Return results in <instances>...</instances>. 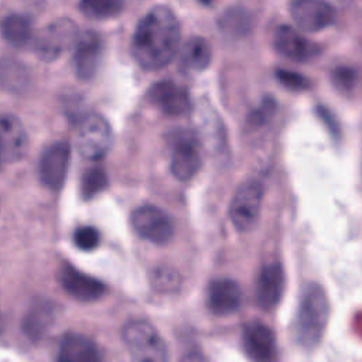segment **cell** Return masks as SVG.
<instances>
[{"label":"cell","mask_w":362,"mask_h":362,"mask_svg":"<svg viewBox=\"0 0 362 362\" xmlns=\"http://www.w3.org/2000/svg\"><path fill=\"white\" fill-rule=\"evenodd\" d=\"M318 115L321 116L322 122L327 123L328 130H329L332 134H338V126H337L335 122H332V115H331L327 109H324V107H318Z\"/></svg>","instance_id":"obj_32"},{"label":"cell","mask_w":362,"mask_h":362,"mask_svg":"<svg viewBox=\"0 0 362 362\" xmlns=\"http://www.w3.org/2000/svg\"><path fill=\"white\" fill-rule=\"evenodd\" d=\"M245 352L253 362H274L277 356L276 335L262 321H250L242 332Z\"/></svg>","instance_id":"obj_11"},{"label":"cell","mask_w":362,"mask_h":362,"mask_svg":"<svg viewBox=\"0 0 362 362\" xmlns=\"http://www.w3.org/2000/svg\"><path fill=\"white\" fill-rule=\"evenodd\" d=\"M180 362H205V359L199 351H188L187 354H184Z\"/></svg>","instance_id":"obj_33"},{"label":"cell","mask_w":362,"mask_h":362,"mask_svg":"<svg viewBox=\"0 0 362 362\" xmlns=\"http://www.w3.org/2000/svg\"><path fill=\"white\" fill-rule=\"evenodd\" d=\"M178 58L182 69L189 72H201L206 69L212 61L211 44L205 38L194 35L188 38L178 49Z\"/></svg>","instance_id":"obj_21"},{"label":"cell","mask_w":362,"mask_h":362,"mask_svg":"<svg viewBox=\"0 0 362 362\" xmlns=\"http://www.w3.org/2000/svg\"><path fill=\"white\" fill-rule=\"evenodd\" d=\"M27 79L24 66L11 59L0 61V86L3 89H20Z\"/></svg>","instance_id":"obj_26"},{"label":"cell","mask_w":362,"mask_h":362,"mask_svg":"<svg viewBox=\"0 0 362 362\" xmlns=\"http://www.w3.org/2000/svg\"><path fill=\"white\" fill-rule=\"evenodd\" d=\"M358 71L354 66H337L332 72V82L335 88L342 93H352L358 83Z\"/></svg>","instance_id":"obj_28"},{"label":"cell","mask_w":362,"mask_h":362,"mask_svg":"<svg viewBox=\"0 0 362 362\" xmlns=\"http://www.w3.org/2000/svg\"><path fill=\"white\" fill-rule=\"evenodd\" d=\"M57 318V305L47 300H40L30 307L24 320H23V331L24 334L33 339H41L47 331L52 327Z\"/></svg>","instance_id":"obj_20"},{"label":"cell","mask_w":362,"mask_h":362,"mask_svg":"<svg viewBox=\"0 0 362 362\" xmlns=\"http://www.w3.org/2000/svg\"><path fill=\"white\" fill-rule=\"evenodd\" d=\"M284 291V272L280 263L264 264L256 281V300L260 308L270 311L277 307Z\"/></svg>","instance_id":"obj_18"},{"label":"cell","mask_w":362,"mask_h":362,"mask_svg":"<svg viewBox=\"0 0 362 362\" xmlns=\"http://www.w3.org/2000/svg\"><path fill=\"white\" fill-rule=\"evenodd\" d=\"M171 160L170 168L173 175L180 181H188L197 175L202 165L199 140L191 130L177 129L170 137Z\"/></svg>","instance_id":"obj_5"},{"label":"cell","mask_w":362,"mask_h":362,"mask_svg":"<svg viewBox=\"0 0 362 362\" xmlns=\"http://www.w3.org/2000/svg\"><path fill=\"white\" fill-rule=\"evenodd\" d=\"M132 225L140 236L157 245H165L174 233L170 216L154 205H143L134 209L132 214Z\"/></svg>","instance_id":"obj_8"},{"label":"cell","mask_w":362,"mask_h":362,"mask_svg":"<svg viewBox=\"0 0 362 362\" xmlns=\"http://www.w3.org/2000/svg\"><path fill=\"white\" fill-rule=\"evenodd\" d=\"M290 14L298 28L317 33L332 25L337 20V8L322 0H297L290 4Z\"/></svg>","instance_id":"obj_9"},{"label":"cell","mask_w":362,"mask_h":362,"mask_svg":"<svg viewBox=\"0 0 362 362\" xmlns=\"http://www.w3.org/2000/svg\"><path fill=\"white\" fill-rule=\"evenodd\" d=\"M59 283L62 288L75 300L82 303H90L102 298L107 287L103 281L79 272L71 264H64L59 270Z\"/></svg>","instance_id":"obj_12"},{"label":"cell","mask_w":362,"mask_h":362,"mask_svg":"<svg viewBox=\"0 0 362 362\" xmlns=\"http://www.w3.org/2000/svg\"><path fill=\"white\" fill-rule=\"evenodd\" d=\"M78 35V27L72 20L57 18L48 23L35 35L33 48L40 59L52 62L75 45Z\"/></svg>","instance_id":"obj_4"},{"label":"cell","mask_w":362,"mask_h":362,"mask_svg":"<svg viewBox=\"0 0 362 362\" xmlns=\"http://www.w3.org/2000/svg\"><path fill=\"white\" fill-rule=\"evenodd\" d=\"M71 160V147L65 141L49 144L40 157L38 173L41 182L49 189H59L64 185Z\"/></svg>","instance_id":"obj_10"},{"label":"cell","mask_w":362,"mask_h":362,"mask_svg":"<svg viewBox=\"0 0 362 362\" xmlns=\"http://www.w3.org/2000/svg\"><path fill=\"white\" fill-rule=\"evenodd\" d=\"M100 242V235L93 226H79L74 232V243L81 250H93Z\"/></svg>","instance_id":"obj_29"},{"label":"cell","mask_w":362,"mask_h":362,"mask_svg":"<svg viewBox=\"0 0 362 362\" xmlns=\"http://www.w3.org/2000/svg\"><path fill=\"white\" fill-rule=\"evenodd\" d=\"M107 187V175L103 168H88L81 180V194L90 199Z\"/></svg>","instance_id":"obj_27"},{"label":"cell","mask_w":362,"mask_h":362,"mask_svg":"<svg viewBox=\"0 0 362 362\" xmlns=\"http://www.w3.org/2000/svg\"><path fill=\"white\" fill-rule=\"evenodd\" d=\"M79 8L86 17L100 20L117 16L123 8V3L117 0H86L79 3Z\"/></svg>","instance_id":"obj_25"},{"label":"cell","mask_w":362,"mask_h":362,"mask_svg":"<svg viewBox=\"0 0 362 362\" xmlns=\"http://www.w3.org/2000/svg\"><path fill=\"white\" fill-rule=\"evenodd\" d=\"M0 163H1V156H0Z\"/></svg>","instance_id":"obj_35"},{"label":"cell","mask_w":362,"mask_h":362,"mask_svg":"<svg viewBox=\"0 0 362 362\" xmlns=\"http://www.w3.org/2000/svg\"><path fill=\"white\" fill-rule=\"evenodd\" d=\"M75 143L79 154L85 158H102L112 144L110 124L99 115L85 116L78 126Z\"/></svg>","instance_id":"obj_7"},{"label":"cell","mask_w":362,"mask_h":362,"mask_svg":"<svg viewBox=\"0 0 362 362\" xmlns=\"http://www.w3.org/2000/svg\"><path fill=\"white\" fill-rule=\"evenodd\" d=\"M28 148V134L18 117L10 113L0 115V156L7 161L24 157Z\"/></svg>","instance_id":"obj_16"},{"label":"cell","mask_w":362,"mask_h":362,"mask_svg":"<svg viewBox=\"0 0 362 362\" xmlns=\"http://www.w3.org/2000/svg\"><path fill=\"white\" fill-rule=\"evenodd\" d=\"M218 24L222 33H225V35H229L233 38L243 37L250 31V25H252L250 13L249 10L240 6L229 7L222 13Z\"/></svg>","instance_id":"obj_22"},{"label":"cell","mask_w":362,"mask_h":362,"mask_svg":"<svg viewBox=\"0 0 362 362\" xmlns=\"http://www.w3.org/2000/svg\"><path fill=\"white\" fill-rule=\"evenodd\" d=\"M180 35L175 13L167 6H154L143 16L133 33L132 55L141 68L160 69L178 54Z\"/></svg>","instance_id":"obj_1"},{"label":"cell","mask_w":362,"mask_h":362,"mask_svg":"<svg viewBox=\"0 0 362 362\" xmlns=\"http://www.w3.org/2000/svg\"><path fill=\"white\" fill-rule=\"evenodd\" d=\"M242 288L232 279H215L206 290V305L218 317L235 314L242 305Z\"/></svg>","instance_id":"obj_14"},{"label":"cell","mask_w":362,"mask_h":362,"mask_svg":"<svg viewBox=\"0 0 362 362\" xmlns=\"http://www.w3.org/2000/svg\"><path fill=\"white\" fill-rule=\"evenodd\" d=\"M151 286L156 291L163 294H171L180 290L181 276L180 273L170 266L156 267L151 273Z\"/></svg>","instance_id":"obj_24"},{"label":"cell","mask_w":362,"mask_h":362,"mask_svg":"<svg viewBox=\"0 0 362 362\" xmlns=\"http://www.w3.org/2000/svg\"><path fill=\"white\" fill-rule=\"evenodd\" d=\"M0 31L7 42L21 47L31 38V23L23 14H8L0 23Z\"/></svg>","instance_id":"obj_23"},{"label":"cell","mask_w":362,"mask_h":362,"mask_svg":"<svg viewBox=\"0 0 362 362\" xmlns=\"http://www.w3.org/2000/svg\"><path fill=\"white\" fill-rule=\"evenodd\" d=\"M122 338L132 362H168V346L151 322L146 320L126 322Z\"/></svg>","instance_id":"obj_3"},{"label":"cell","mask_w":362,"mask_h":362,"mask_svg":"<svg viewBox=\"0 0 362 362\" xmlns=\"http://www.w3.org/2000/svg\"><path fill=\"white\" fill-rule=\"evenodd\" d=\"M277 79L281 85H284L288 89H294V90H304L310 86V81L308 78L293 72V71H286V69H279L276 72Z\"/></svg>","instance_id":"obj_30"},{"label":"cell","mask_w":362,"mask_h":362,"mask_svg":"<svg viewBox=\"0 0 362 362\" xmlns=\"http://www.w3.org/2000/svg\"><path fill=\"white\" fill-rule=\"evenodd\" d=\"M148 99L167 116H182L191 109L187 89L170 79L154 83L148 89Z\"/></svg>","instance_id":"obj_13"},{"label":"cell","mask_w":362,"mask_h":362,"mask_svg":"<svg viewBox=\"0 0 362 362\" xmlns=\"http://www.w3.org/2000/svg\"><path fill=\"white\" fill-rule=\"evenodd\" d=\"M273 45L279 54L296 62L310 61L320 52L318 44L310 41L290 25H280L276 30Z\"/></svg>","instance_id":"obj_15"},{"label":"cell","mask_w":362,"mask_h":362,"mask_svg":"<svg viewBox=\"0 0 362 362\" xmlns=\"http://www.w3.org/2000/svg\"><path fill=\"white\" fill-rule=\"evenodd\" d=\"M329 315L325 290L318 283H308L298 303L294 318V339L305 351L314 349L322 339Z\"/></svg>","instance_id":"obj_2"},{"label":"cell","mask_w":362,"mask_h":362,"mask_svg":"<svg viewBox=\"0 0 362 362\" xmlns=\"http://www.w3.org/2000/svg\"><path fill=\"white\" fill-rule=\"evenodd\" d=\"M3 327H4V324H3V317H1V314H0V335H1V332H3Z\"/></svg>","instance_id":"obj_34"},{"label":"cell","mask_w":362,"mask_h":362,"mask_svg":"<svg viewBox=\"0 0 362 362\" xmlns=\"http://www.w3.org/2000/svg\"><path fill=\"white\" fill-rule=\"evenodd\" d=\"M263 201V185L259 180L243 181L230 202L229 216L233 226L246 232L255 226L257 222Z\"/></svg>","instance_id":"obj_6"},{"label":"cell","mask_w":362,"mask_h":362,"mask_svg":"<svg viewBox=\"0 0 362 362\" xmlns=\"http://www.w3.org/2000/svg\"><path fill=\"white\" fill-rule=\"evenodd\" d=\"M272 106H273V100L263 102L262 106L250 115V123L255 124V126L263 124L270 117V113H273Z\"/></svg>","instance_id":"obj_31"},{"label":"cell","mask_w":362,"mask_h":362,"mask_svg":"<svg viewBox=\"0 0 362 362\" xmlns=\"http://www.w3.org/2000/svg\"><path fill=\"white\" fill-rule=\"evenodd\" d=\"M74 51L75 74L82 81H89L95 76L100 61V38L95 31L79 33Z\"/></svg>","instance_id":"obj_17"},{"label":"cell","mask_w":362,"mask_h":362,"mask_svg":"<svg viewBox=\"0 0 362 362\" xmlns=\"http://www.w3.org/2000/svg\"><path fill=\"white\" fill-rule=\"evenodd\" d=\"M57 362H102V354L89 337L66 332L59 341Z\"/></svg>","instance_id":"obj_19"}]
</instances>
